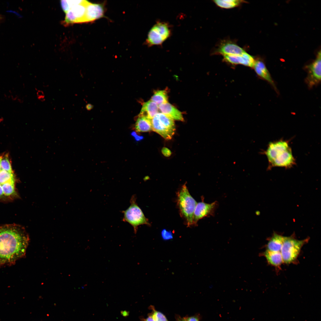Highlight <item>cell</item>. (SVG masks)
Here are the masks:
<instances>
[{
  "mask_svg": "<svg viewBox=\"0 0 321 321\" xmlns=\"http://www.w3.org/2000/svg\"><path fill=\"white\" fill-rule=\"evenodd\" d=\"M92 108L93 106L90 104H87L86 106V108L88 110H90Z\"/></svg>",
  "mask_w": 321,
  "mask_h": 321,
  "instance_id": "1f68e13d",
  "label": "cell"
},
{
  "mask_svg": "<svg viewBox=\"0 0 321 321\" xmlns=\"http://www.w3.org/2000/svg\"><path fill=\"white\" fill-rule=\"evenodd\" d=\"M217 205L216 202L210 204L203 202L197 203L193 213V224H196L199 219L203 217L213 214Z\"/></svg>",
  "mask_w": 321,
  "mask_h": 321,
  "instance_id": "9c48e42d",
  "label": "cell"
},
{
  "mask_svg": "<svg viewBox=\"0 0 321 321\" xmlns=\"http://www.w3.org/2000/svg\"><path fill=\"white\" fill-rule=\"evenodd\" d=\"M38 99L41 101H44L45 100V97H42L38 98Z\"/></svg>",
  "mask_w": 321,
  "mask_h": 321,
  "instance_id": "e575fe53",
  "label": "cell"
},
{
  "mask_svg": "<svg viewBox=\"0 0 321 321\" xmlns=\"http://www.w3.org/2000/svg\"><path fill=\"white\" fill-rule=\"evenodd\" d=\"M321 55L320 51L315 59L305 67L307 73L305 81L309 89L317 86L320 83Z\"/></svg>",
  "mask_w": 321,
  "mask_h": 321,
  "instance_id": "52a82bcc",
  "label": "cell"
},
{
  "mask_svg": "<svg viewBox=\"0 0 321 321\" xmlns=\"http://www.w3.org/2000/svg\"><path fill=\"white\" fill-rule=\"evenodd\" d=\"M83 0H66L60 1L61 5L63 10L66 13L72 7L81 3Z\"/></svg>",
  "mask_w": 321,
  "mask_h": 321,
  "instance_id": "cb8c5ba5",
  "label": "cell"
},
{
  "mask_svg": "<svg viewBox=\"0 0 321 321\" xmlns=\"http://www.w3.org/2000/svg\"><path fill=\"white\" fill-rule=\"evenodd\" d=\"M37 95L38 98L42 97H45L43 92L41 90L38 91L37 92Z\"/></svg>",
  "mask_w": 321,
  "mask_h": 321,
  "instance_id": "4dcf8cb0",
  "label": "cell"
},
{
  "mask_svg": "<svg viewBox=\"0 0 321 321\" xmlns=\"http://www.w3.org/2000/svg\"><path fill=\"white\" fill-rule=\"evenodd\" d=\"M132 135L133 136H134V137H135V138L136 140L138 141V140H141L142 139V138H143V137L142 136H139L136 135V133H135L134 132H133L132 133Z\"/></svg>",
  "mask_w": 321,
  "mask_h": 321,
  "instance_id": "f546056e",
  "label": "cell"
},
{
  "mask_svg": "<svg viewBox=\"0 0 321 321\" xmlns=\"http://www.w3.org/2000/svg\"><path fill=\"white\" fill-rule=\"evenodd\" d=\"M253 68L258 76L268 82L276 92L277 91L275 83L263 61L259 59L255 60Z\"/></svg>",
  "mask_w": 321,
  "mask_h": 321,
  "instance_id": "7c38bea8",
  "label": "cell"
},
{
  "mask_svg": "<svg viewBox=\"0 0 321 321\" xmlns=\"http://www.w3.org/2000/svg\"><path fill=\"white\" fill-rule=\"evenodd\" d=\"M177 203L181 215L188 226L193 224V215L197 202L190 194L185 183L177 193Z\"/></svg>",
  "mask_w": 321,
  "mask_h": 321,
  "instance_id": "3957f363",
  "label": "cell"
},
{
  "mask_svg": "<svg viewBox=\"0 0 321 321\" xmlns=\"http://www.w3.org/2000/svg\"><path fill=\"white\" fill-rule=\"evenodd\" d=\"M267 158L268 169L280 167L290 168L295 164V160L288 141L283 139L269 143L263 152Z\"/></svg>",
  "mask_w": 321,
  "mask_h": 321,
  "instance_id": "7a4b0ae2",
  "label": "cell"
},
{
  "mask_svg": "<svg viewBox=\"0 0 321 321\" xmlns=\"http://www.w3.org/2000/svg\"><path fill=\"white\" fill-rule=\"evenodd\" d=\"M284 236L277 233H273L267 244L266 250L274 252H280Z\"/></svg>",
  "mask_w": 321,
  "mask_h": 321,
  "instance_id": "e0dca14e",
  "label": "cell"
},
{
  "mask_svg": "<svg viewBox=\"0 0 321 321\" xmlns=\"http://www.w3.org/2000/svg\"><path fill=\"white\" fill-rule=\"evenodd\" d=\"M1 168L8 172L13 173L8 156L5 154L0 156Z\"/></svg>",
  "mask_w": 321,
  "mask_h": 321,
  "instance_id": "603a6c76",
  "label": "cell"
},
{
  "mask_svg": "<svg viewBox=\"0 0 321 321\" xmlns=\"http://www.w3.org/2000/svg\"><path fill=\"white\" fill-rule=\"evenodd\" d=\"M158 108L162 113L173 119L181 121L183 120L181 112L168 102L158 105Z\"/></svg>",
  "mask_w": 321,
  "mask_h": 321,
  "instance_id": "9a60e30c",
  "label": "cell"
},
{
  "mask_svg": "<svg viewBox=\"0 0 321 321\" xmlns=\"http://www.w3.org/2000/svg\"><path fill=\"white\" fill-rule=\"evenodd\" d=\"M260 255L266 258L269 264L276 267H279L283 262L280 252L271 251L266 250Z\"/></svg>",
  "mask_w": 321,
  "mask_h": 321,
  "instance_id": "ac0fdd59",
  "label": "cell"
},
{
  "mask_svg": "<svg viewBox=\"0 0 321 321\" xmlns=\"http://www.w3.org/2000/svg\"><path fill=\"white\" fill-rule=\"evenodd\" d=\"M158 106L168 102V96L166 92L164 90L156 91L150 100Z\"/></svg>",
  "mask_w": 321,
  "mask_h": 321,
  "instance_id": "44dd1931",
  "label": "cell"
},
{
  "mask_svg": "<svg viewBox=\"0 0 321 321\" xmlns=\"http://www.w3.org/2000/svg\"><path fill=\"white\" fill-rule=\"evenodd\" d=\"M158 109V106L150 100L143 104L139 115L146 116L151 119L159 113Z\"/></svg>",
  "mask_w": 321,
  "mask_h": 321,
  "instance_id": "2e32d148",
  "label": "cell"
},
{
  "mask_svg": "<svg viewBox=\"0 0 321 321\" xmlns=\"http://www.w3.org/2000/svg\"><path fill=\"white\" fill-rule=\"evenodd\" d=\"M223 56L224 60L231 64H242L251 67H253L255 61L253 56L246 51L240 55Z\"/></svg>",
  "mask_w": 321,
  "mask_h": 321,
  "instance_id": "30bf717a",
  "label": "cell"
},
{
  "mask_svg": "<svg viewBox=\"0 0 321 321\" xmlns=\"http://www.w3.org/2000/svg\"><path fill=\"white\" fill-rule=\"evenodd\" d=\"M142 321H155L151 315L149 314L147 318L142 319Z\"/></svg>",
  "mask_w": 321,
  "mask_h": 321,
  "instance_id": "f1b7e54d",
  "label": "cell"
},
{
  "mask_svg": "<svg viewBox=\"0 0 321 321\" xmlns=\"http://www.w3.org/2000/svg\"><path fill=\"white\" fill-rule=\"evenodd\" d=\"M214 3L218 7L224 9H230L238 6L245 1L240 0H215Z\"/></svg>",
  "mask_w": 321,
  "mask_h": 321,
  "instance_id": "ffe728a7",
  "label": "cell"
},
{
  "mask_svg": "<svg viewBox=\"0 0 321 321\" xmlns=\"http://www.w3.org/2000/svg\"><path fill=\"white\" fill-rule=\"evenodd\" d=\"M122 314L124 316H126L128 314V313L127 311H124L122 312Z\"/></svg>",
  "mask_w": 321,
  "mask_h": 321,
  "instance_id": "836d02e7",
  "label": "cell"
},
{
  "mask_svg": "<svg viewBox=\"0 0 321 321\" xmlns=\"http://www.w3.org/2000/svg\"><path fill=\"white\" fill-rule=\"evenodd\" d=\"M187 321H199V318L197 316L186 317Z\"/></svg>",
  "mask_w": 321,
  "mask_h": 321,
  "instance_id": "83f0119b",
  "label": "cell"
},
{
  "mask_svg": "<svg viewBox=\"0 0 321 321\" xmlns=\"http://www.w3.org/2000/svg\"><path fill=\"white\" fill-rule=\"evenodd\" d=\"M162 152L164 155L166 157L170 156L171 154V152L170 150L166 147H164L162 149Z\"/></svg>",
  "mask_w": 321,
  "mask_h": 321,
  "instance_id": "4316f807",
  "label": "cell"
},
{
  "mask_svg": "<svg viewBox=\"0 0 321 321\" xmlns=\"http://www.w3.org/2000/svg\"><path fill=\"white\" fill-rule=\"evenodd\" d=\"M156 115L161 123L168 128L175 131V126L173 119L162 113H158Z\"/></svg>",
  "mask_w": 321,
  "mask_h": 321,
  "instance_id": "7402d4cb",
  "label": "cell"
},
{
  "mask_svg": "<svg viewBox=\"0 0 321 321\" xmlns=\"http://www.w3.org/2000/svg\"><path fill=\"white\" fill-rule=\"evenodd\" d=\"M152 130L159 134L166 139H171L175 131L170 130L163 125L156 115L151 119Z\"/></svg>",
  "mask_w": 321,
  "mask_h": 321,
  "instance_id": "5bb4252c",
  "label": "cell"
},
{
  "mask_svg": "<svg viewBox=\"0 0 321 321\" xmlns=\"http://www.w3.org/2000/svg\"><path fill=\"white\" fill-rule=\"evenodd\" d=\"M245 51L235 43L230 41H226L220 44L215 53L224 56L240 55Z\"/></svg>",
  "mask_w": 321,
  "mask_h": 321,
  "instance_id": "8fae6325",
  "label": "cell"
},
{
  "mask_svg": "<svg viewBox=\"0 0 321 321\" xmlns=\"http://www.w3.org/2000/svg\"><path fill=\"white\" fill-rule=\"evenodd\" d=\"M103 13L104 9L102 4L89 2L86 7V22L92 21L101 18Z\"/></svg>",
  "mask_w": 321,
  "mask_h": 321,
  "instance_id": "4fadbf2b",
  "label": "cell"
},
{
  "mask_svg": "<svg viewBox=\"0 0 321 321\" xmlns=\"http://www.w3.org/2000/svg\"><path fill=\"white\" fill-rule=\"evenodd\" d=\"M130 203L129 207L122 212L124 215L123 220L128 223L133 227L134 233L136 234L139 226L143 224L150 225V223L137 204L135 195L132 196Z\"/></svg>",
  "mask_w": 321,
  "mask_h": 321,
  "instance_id": "5b68a950",
  "label": "cell"
},
{
  "mask_svg": "<svg viewBox=\"0 0 321 321\" xmlns=\"http://www.w3.org/2000/svg\"><path fill=\"white\" fill-rule=\"evenodd\" d=\"M171 34V28L168 23L164 22H157L148 33L147 43L150 46L161 45L169 37Z\"/></svg>",
  "mask_w": 321,
  "mask_h": 321,
  "instance_id": "8992f818",
  "label": "cell"
},
{
  "mask_svg": "<svg viewBox=\"0 0 321 321\" xmlns=\"http://www.w3.org/2000/svg\"><path fill=\"white\" fill-rule=\"evenodd\" d=\"M162 239L165 240H167L172 239L173 236L171 231H168L166 229L163 230L161 233Z\"/></svg>",
  "mask_w": 321,
  "mask_h": 321,
  "instance_id": "484cf974",
  "label": "cell"
},
{
  "mask_svg": "<svg viewBox=\"0 0 321 321\" xmlns=\"http://www.w3.org/2000/svg\"><path fill=\"white\" fill-rule=\"evenodd\" d=\"M150 307L152 311L150 314L155 321H169L165 316L162 313L155 310L152 306Z\"/></svg>",
  "mask_w": 321,
  "mask_h": 321,
  "instance_id": "d4e9b609",
  "label": "cell"
},
{
  "mask_svg": "<svg viewBox=\"0 0 321 321\" xmlns=\"http://www.w3.org/2000/svg\"><path fill=\"white\" fill-rule=\"evenodd\" d=\"M88 2L87 1L83 0L81 3L72 7L66 13L63 23L67 26L75 23L86 22V7Z\"/></svg>",
  "mask_w": 321,
  "mask_h": 321,
  "instance_id": "ba28073f",
  "label": "cell"
},
{
  "mask_svg": "<svg viewBox=\"0 0 321 321\" xmlns=\"http://www.w3.org/2000/svg\"><path fill=\"white\" fill-rule=\"evenodd\" d=\"M4 17L2 15H0V23L2 21Z\"/></svg>",
  "mask_w": 321,
  "mask_h": 321,
  "instance_id": "d590c367",
  "label": "cell"
},
{
  "mask_svg": "<svg viewBox=\"0 0 321 321\" xmlns=\"http://www.w3.org/2000/svg\"><path fill=\"white\" fill-rule=\"evenodd\" d=\"M176 321H187L186 317L183 318L178 317Z\"/></svg>",
  "mask_w": 321,
  "mask_h": 321,
  "instance_id": "d6a6232c",
  "label": "cell"
},
{
  "mask_svg": "<svg viewBox=\"0 0 321 321\" xmlns=\"http://www.w3.org/2000/svg\"><path fill=\"white\" fill-rule=\"evenodd\" d=\"M29 241L22 226L13 224L0 226V265L14 263L23 257Z\"/></svg>",
  "mask_w": 321,
  "mask_h": 321,
  "instance_id": "6da1fadb",
  "label": "cell"
},
{
  "mask_svg": "<svg viewBox=\"0 0 321 321\" xmlns=\"http://www.w3.org/2000/svg\"><path fill=\"white\" fill-rule=\"evenodd\" d=\"M1 166H0V171L1 170Z\"/></svg>",
  "mask_w": 321,
  "mask_h": 321,
  "instance_id": "8d00e7d4",
  "label": "cell"
},
{
  "mask_svg": "<svg viewBox=\"0 0 321 321\" xmlns=\"http://www.w3.org/2000/svg\"><path fill=\"white\" fill-rule=\"evenodd\" d=\"M135 128L136 131L139 132L152 130L151 119L146 116L139 115L136 122Z\"/></svg>",
  "mask_w": 321,
  "mask_h": 321,
  "instance_id": "d6986e66",
  "label": "cell"
},
{
  "mask_svg": "<svg viewBox=\"0 0 321 321\" xmlns=\"http://www.w3.org/2000/svg\"><path fill=\"white\" fill-rule=\"evenodd\" d=\"M309 238L299 240L293 236L284 237L281 251L283 262L289 264L297 259L302 246L307 243Z\"/></svg>",
  "mask_w": 321,
  "mask_h": 321,
  "instance_id": "277c9868",
  "label": "cell"
}]
</instances>
